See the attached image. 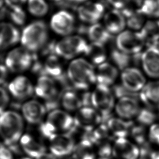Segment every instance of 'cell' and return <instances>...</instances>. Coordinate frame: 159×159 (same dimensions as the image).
Returning a JSON list of instances; mask_svg holds the SVG:
<instances>
[{"instance_id":"17","label":"cell","mask_w":159,"mask_h":159,"mask_svg":"<svg viewBox=\"0 0 159 159\" xmlns=\"http://www.w3.org/2000/svg\"><path fill=\"white\" fill-rule=\"evenodd\" d=\"M115 111L118 117L126 120L136 118L141 109L137 98L123 97L116 103Z\"/></svg>"},{"instance_id":"9","label":"cell","mask_w":159,"mask_h":159,"mask_svg":"<svg viewBox=\"0 0 159 159\" xmlns=\"http://www.w3.org/2000/svg\"><path fill=\"white\" fill-rule=\"evenodd\" d=\"M74 118V128L91 133L100 124L102 119L101 115L92 106H84L76 111Z\"/></svg>"},{"instance_id":"29","label":"cell","mask_w":159,"mask_h":159,"mask_svg":"<svg viewBox=\"0 0 159 159\" xmlns=\"http://www.w3.org/2000/svg\"><path fill=\"white\" fill-rule=\"evenodd\" d=\"M72 155L73 159H97L95 147L86 139H82L75 144Z\"/></svg>"},{"instance_id":"36","label":"cell","mask_w":159,"mask_h":159,"mask_svg":"<svg viewBox=\"0 0 159 159\" xmlns=\"http://www.w3.org/2000/svg\"><path fill=\"white\" fill-rule=\"evenodd\" d=\"M129 135L131 136L138 145L143 147L148 145L147 144V135H148L146 133L145 126L140 124H133Z\"/></svg>"},{"instance_id":"35","label":"cell","mask_w":159,"mask_h":159,"mask_svg":"<svg viewBox=\"0 0 159 159\" xmlns=\"http://www.w3.org/2000/svg\"><path fill=\"white\" fill-rule=\"evenodd\" d=\"M28 9L30 13L35 16H45L49 11V6L45 0H28Z\"/></svg>"},{"instance_id":"27","label":"cell","mask_w":159,"mask_h":159,"mask_svg":"<svg viewBox=\"0 0 159 159\" xmlns=\"http://www.w3.org/2000/svg\"><path fill=\"white\" fill-rule=\"evenodd\" d=\"M20 143L24 152L32 158L37 159L46 152L45 146L31 135H22L20 140Z\"/></svg>"},{"instance_id":"38","label":"cell","mask_w":159,"mask_h":159,"mask_svg":"<svg viewBox=\"0 0 159 159\" xmlns=\"http://www.w3.org/2000/svg\"><path fill=\"white\" fill-rule=\"evenodd\" d=\"M8 15L14 24L18 26L24 24L26 19L25 12L21 7L9 8Z\"/></svg>"},{"instance_id":"34","label":"cell","mask_w":159,"mask_h":159,"mask_svg":"<svg viewBox=\"0 0 159 159\" xmlns=\"http://www.w3.org/2000/svg\"><path fill=\"white\" fill-rule=\"evenodd\" d=\"M139 8L144 16L159 18V0H143Z\"/></svg>"},{"instance_id":"14","label":"cell","mask_w":159,"mask_h":159,"mask_svg":"<svg viewBox=\"0 0 159 159\" xmlns=\"http://www.w3.org/2000/svg\"><path fill=\"white\" fill-rule=\"evenodd\" d=\"M112 156L116 159H139L140 148L127 138L118 139L113 144Z\"/></svg>"},{"instance_id":"33","label":"cell","mask_w":159,"mask_h":159,"mask_svg":"<svg viewBox=\"0 0 159 159\" xmlns=\"http://www.w3.org/2000/svg\"><path fill=\"white\" fill-rule=\"evenodd\" d=\"M87 34L92 42L102 44H106L111 39V34L105 27L98 23L92 25L88 29Z\"/></svg>"},{"instance_id":"25","label":"cell","mask_w":159,"mask_h":159,"mask_svg":"<svg viewBox=\"0 0 159 159\" xmlns=\"http://www.w3.org/2000/svg\"><path fill=\"white\" fill-rule=\"evenodd\" d=\"M141 53L136 55H130L119 51L118 49L113 50L111 53V57L117 68L122 71L130 67L141 64Z\"/></svg>"},{"instance_id":"49","label":"cell","mask_w":159,"mask_h":159,"mask_svg":"<svg viewBox=\"0 0 159 159\" xmlns=\"http://www.w3.org/2000/svg\"><path fill=\"white\" fill-rule=\"evenodd\" d=\"M5 15V11H0V19L2 18L3 16Z\"/></svg>"},{"instance_id":"12","label":"cell","mask_w":159,"mask_h":159,"mask_svg":"<svg viewBox=\"0 0 159 159\" xmlns=\"http://www.w3.org/2000/svg\"><path fill=\"white\" fill-rule=\"evenodd\" d=\"M74 16L66 11H61L55 14L51 18V29L58 34L68 36L75 29Z\"/></svg>"},{"instance_id":"53","label":"cell","mask_w":159,"mask_h":159,"mask_svg":"<svg viewBox=\"0 0 159 159\" xmlns=\"http://www.w3.org/2000/svg\"><path fill=\"white\" fill-rule=\"evenodd\" d=\"M158 44H159V43H158Z\"/></svg>"},{"instance_id":"3","label":"cell","mask_w":159,"mask_h":159,"mask_svg":"<svg viewBox=\"0 0 159 159\" xmlns=\"http://www.w3.org/2000/svg\"><path fill=\"white\" fill-rule=\"evenodd\" d=\"M74 118L69 113L61 110L50 112L46 121L41 124L40 130L43 136L50 137L61 134H69L74 129Z\"/></svg>"},{"instance_id":"39","label":"cell","mask_w":159,"mask_h":159,"mask_svg":"<svg viewBox=\"0 0 159 159\" xmlns=\"http://www.w3.org/2000/svg\"><path fill=\"white\" fill-rule=\"evenodd\" d=\"M113 89V93L115 97H116L118 99L123 97L137 98V93H133L132 92L128 91L122 84L115 86Z\"/></svg>"},{"instance_id":"8","label":"cell","mask_w":159,"mask_h":159,"mask_svg":"<svg viewBox=\"0 0 159 159\" xmlns=\"http://www.w3.org/2000/svg\"><path fill=\"white\" fill-rule=\"evenodd\" d=\"M146 44L140 32L123 31L116 39V45L119 51L130 55L141 53Z\"/></svg>"},{"instance_id":"50","label":"cell","mask_w":159,"mask_h":159,"mask_svg":"<svg viewBox=\"0 0 159 159\" xmlns=\"http://www.w3.org/2000/svg\"><path fill=\"white\" fill-rule=\"evenodd\" d=\"M51 1H54V2H56L59 3L60 2H61L62 0H51Z\"/></svg>"},{"instance_id":"24","label":"cell","mask_w":159,"mask_h":159,"mask_svg":"<svg viewBox=\"0 0 159 159\" xmlns=\"http://www.w3.org/2000/svg\"><path fill=\"white\" fill-rule=\"evenodd\" d=\"M133 122L119 117H110L106 122L111 135L115 139L127 138L130 131Z\"/></svg>"},{"instance_id":"15","label":"cell","mask_w":159,"mask_h":159,"mask_svg":"<svg viewBox=\"0 0 159 159\" xmlns=\"http://www.w3.org/2000/svg\"><path fill=\"white\" fill-rule=\"evenodd\" d=\"M141 65L148 76L159 78V48L157 45L149 46L142 53Z\"/></svg>"},{"instance_id":"28","label":"cell","mask_w":159,"mask_h":159,"mask_svg":"<svg viewBox=\"0 0 159 159\" xmlns=\"http://www.w3.org/2000/svg\"><path fill=\"white\" fill-rule=\"evenodd\" d=\"M60 100L63 107L67 111H77L83 107L81 95L71 89H66L61 95Z\"/></svg>"},{"instance_id":"20","label":"cell","mask_w":159,"mask_h":159,"mask_svg":"<svg viewBox=\"0 0 159 159\" xmlns=\"http://www.w3.org/2000/svg\"><path fill=\"white\" fill-rule=\"evenodd\" d=\"M139 97L148 108L159 111V81L147 83L139 92Z\"/></svg>"},{"instance_id":"7","label":"cell","mask_w":159,"mask_h":159,"mask_svg":"<svg viewBox=\"0 0 159 159\" xmlns=\"http://www.w3.org/2000/svg\"><path fill=\"white\" fill-rule=\"evenodd\" d=\"M34 60V54L24 47H20L9 52L6 58L5 64L7 69L20 73L32 68Z\"/></svg>"},{"instance_id":"18","label":"cell","mask_w":159,"mask_h":159,"mask_svg":"<svg viewBox=\"0 0 159 159\" xmlns=\"http://www.w3.org/2000/svg\"><path fill=\"white\" fill-rule=\"evenodd\" d=\"M8 89L11 95L18 99L31 97L34 91L31 81L24 76H19L13 80L9 84Z\"/></svg>"},{"instance_id":"54","label":"cell","mask_w":159,"mask_h":159,"mask_svg":"<svg viewBox=\"0 0 159 159\" xmlns=\"http://www.w3.org/2000/svg\"></svg>"},{"instance_id":"11","label":"cell","mask_w":159,"mask_h":159,"mask_svg":"<svg viewBox=\"0 0 159 159\" xmlns=\"http://www.w3.org/2000/svg\"><path fill=\"white\" fill-rule=\"evenodd\" d=\"M49 139L51 153L56 157H64L72 154L76 144L69 134H56Z\"/></svg>"},{"instance_id":"52","label":"cell","mask_w":159,"mask_h":159,"mask_svg":"<svg viewBox=\"0 0 159 159\" xmlns=\"http://www.w3.org/2000/svg\"><path fill=\"white\" fill-rule=\"evenodd\" d=\"M20 159H32L30 157H22V158H21Z\"/></svg>"},{"instance_id":"31","label":"cell","mask_w":159,"mask_h":159,"mask_svg":"<svg viewBox=\"0 0 159 159\" xmlns=\"http://www.w3.org/2000/svg\"><path fill=\"white\" fill-rule=\"evenodd\" d=\"M146 43L157 45L159 42V20H150L145 23L140 31Z\"/></svg>"},{"instance_id":"30","label":"cell","mask_w":159,"mask_h":159,"mask_svg":"<svg viewBox=\"0 0 159 159\" xmlns=\"http://www.w3.org/2000/svg\"><path fill=\"white\" fill-rule=\"evenodd\" d=\"M85 55L91 61L92 64L96 66L106 62L107 51L104 44L92 42L89 44Z\"/></svg>"},{"instance_id":"4","label":"cell","mask_w":159,"mask_h":159,"mask_svg":"<svg viewBox=\"0 0 159 159\" xmlns=\"http://www.w3.org/2000/svg\"><path fill=\"white\" fill-rule=\"evenodd\" d=\"M48 30L42 21H37L27 25L21 34L22 47L31 52L40 51L47 44Z\"/></svg>"},{"instance_id":"47","label":"cell","mask_w":159,"mask_h":159,"mask_svg":"<svg viewBox=\"0 0 159 159\" xmlns=\"http://www.w3.org/2000/svg\"><path fill=\"white\" fill-rule=\"evenodd\" d=\"M35 159H57V157L52 153L45 152Z\"/></svg>"},{"instance_id":"32","label":"cell","mask_w":159,"mask_h":159,"mask_svg":"<svg viewBox=\"0 0 159 159\" xmlns=\"http://www.w3.org/2000/svg\"><path fill=\"white\" fill-rule=\"evenodd\" d=\"M126 19V25L134 30H141L145 24V16H144L139 9L134 10L132 8H128L122 11Z\"/></svg>"},{"instance_id":"2","label":"cell","mask_w":159,"mask_h":159,"mask_svg":"<svg viewBox=\"0 0 159 159\" xmlns=\"http://www.w3.org/2000/svg\"><path fill=\"white\" fill-rule=\"evenodd\" d=\"M24 122L18 113L13 111H5L0 115V136L5 145L11 150H16L15 146L22 136Z\"/></svg>"},{"instance_id":"21","label":"cell","mask_w":159,"mask_h":159,"mask_svg":"<svg viewBox=\"0 0 159 159\" xmlns=\"http://www.w3.org/2000/svg\"><path fill=\"white\" fill-rule=\"evenodd\" d=\"M21 39L19 31L10 23H0V51L16 44Z\"/></svg>"},{"instance_id":"51","label":"cell","mask_w":159,"mask_h":159,"mask_svg":"<svg viewBox=\"0 0 159 159\" xmlns=\"http://www.w3.org/2000/svg\"><path fill=\"white\" fill-rule=\"evenodd\" d=\"M110 159L109 158H106V157H99L98 159Z\"/></svg>"},{"instance_id":"41","label":"cell","mask_w":159,"mask_h":159,"mask_svg":"<svg viewBox=\"0 0 159 159\" xmlns=\"http://www.w3.org/2000/svg\"><path fill=\"white\" fill-rule=\"evenodd\" d=\"M135 0H107V2L112 6L114 9L123 10L129 7Z\"/></svg>"},{"instance_id":"40","label":"cell","mask_w":159,"mask_h":159,"mask_svg":"<svg viewBox=\"0 0 159 159\" xmlns=\"http://www.w3.org/2000/svg\"><path fill=\"white\" fill-rule=\"evenodd\" d=\"M148 135L151 143L159 146V123H154L150 126Z\"/></svg>"},{"instance_id":"46","label":"cell","mask_w":159,"mask_h":159,"mask_svg":"<svg viewBox=\"0 0 159 159\" xmlns=\"http://www.w3.org/2000/svg\"><path fill=\"white\" fill-rule=\"evenodd\" d=\"M87 0H62L59 3H65L67 6H76L79 4H84Z\"/></svg>"},{"instance_id":"6","label":"cell","mask_w":159,"mask_h":159,"mask_svg":"<svg viewBox=\"0 0 159 159\" xmlns=\"http://www.w3.org/2000/svg\"><path fill=\"white\" fill-rule=\"evenodd\" d=\"M89 44L79 35H68L56 43L55 52L58 57L69 60L85 53Z\"/></svg>"},{"instance_id":"16","label":"cell","mask_w":159,"mask_h":159,"mask_svg":"<svg viewBox=\"0 0 159 159\" xmlns=\"http://www.w3.org/2000/svg\"><path fill=\"white\" fill-rule=\"evenodd\" d=\"M105 12V7L102 3L97 2H86L77 8L80 19L89 24H94L102 18Z\"/></svg>"},{"instance_id":"43","label":"cell","mask_w":159,"mask_h":159,"mask_svg":"<svg viewBox=\"0 0 159 159\" xmlns=\"http://www.w3.org/2000/svg\"><path fill=\"white\" fill-rule=\"evenodd\" d=\"M0 159H13L11 150L6 145L0 144Z\"/></svg>"},{"instance_id":"26","label":"cell","mask_w":159,"mask_h":159,"mask_svg":"<svg viewBox=\"0 0 159 159\" xmlns=\"http://www.w3.org/2000/svg\"><path fill=\"white\" fill-rule=\"evenodd\" d=\"M43 75H47L61 82L66 80L63 68L57 56L56 55L47 57L44 63L43 64Z\"/></svg>"},{"instance_id":"13","label":"cell","mask_w":159,"mask_h":159,"mask_svg":"<svg viewBox=\"0 0 159 159\" xmlns=\"http://www.w3.org/2000/svg\"><path fill=\"white\" fill-rule=\"evenodd\" d=\"M122 85L133 93L140 92L147 84L143 74L136 67H130L122 71Z\"/></svg>"},{"instance_id":"19","label":"cell","mask_w":159,"mask_h":159,"mask_svg":"<svg viewBox=\"0 0 159 159\" xmlns=\"http://www.w3.org/2000/svg\"><path fill=\"white\" fill-rule=\"evenodd\" d=\"M45 112V106L36 100L29 101L22 106L23 116L30 124L40 123L44 117Z\"/></svg>"},{"instance_id":"42","label":"cell","mask_w":159,"mask_h":159,"mask_svg":"<svg viewBox=\"0 0 159 159\" xmlns=\"http://www.w3.org/2000/svg\"><path fill=\"white\" fill-rule=\"evenodd\" d=\"M9 100V96L7 92L0 87V115L5 112Z\"/></svg>"},{"instance_id":"37","label":"cell","mask_w":159,"mask_h":159,"mask_svg":"<svg viewBox=\"0 0 159 159\" xmlns=\"http://www.w3.org/2000/svg\"><path fill=\"white\" fill-rule=\"evenodd\" d=\"M157 116L150 108H141L135 119L138 124L144 126L152 125L157 119Z\"/></svg>"},{"instance_id":"44","label":"cell","mask_w":159,"mask_h":159,"mask_svg":"<svg viewBox=\"0 0 159 159\" xmlns=\"http://www.w3.org/2000/svg\"><path fill=\"white\" fill-rule=\"evenodd\" d=\"M6 5L9 8L21 7L28 0H5Z\"/></svg>"},{"instance_id":"23","label":"cell","mask_w":159,"mask_h":159,"mask_svg":"<svg viewBox=\"0 0 159 159\" xmlns=\"http://www.w3.org/2000/svg\"><path fill=\"white\" fill-rule=\"evenodd\" d=\"M118 76L117 66L105 62L98 66L96 70V84L110 87L114 84Z\"/></svg>"},{"instance_id":"22","label":"cell","mask_w":159,"mask_h":159,"mask_svg":"<svg viewBox=\"0 0 159 159\" xmlns=\"http://www.w3.org/2000/svg\"><path fill=\"white\" fill-rule=\"evenodd\" d=\"M104 26L111 34H118L124 31L126 19L122 11L113 9L104 16Z\"/></svg>"},{"instance_id":"1","label":"cell","mask_w":159,"mask_h":159,"mask_svg":"<svg viewBox=\"0 0 159 159\" xmlns=\"http://www.w3.org/2000/svg\"><path fill=\"white\" fill-rule=\"evenodd\" d=\"M67 76L77 90L87 91L96 84V70L93 64L84 58L73 60L69 65Z\"/></svg>"},{"instance_id":"48","label":"cell","mask_w":159,"mask_h":159,"mask_svg":"<svg viewBox=\"0 0 159 159\" xmlns=\"http://www.w3.org/2000/svg\"><path fill=\"white\" fill-rule=\"evenodd\" d=\"M5 4H6L5 0H0V11H5Z\"/></svg>"},{"instance_id":"45","label":"cell","mask_w":159,"mask_h":159,"mask_svg":"<svg viewBox=\"0 0 159 159\" xmlns=\"http://www.w3.org/2000/svg\"><path fill=\"white\" fill-rule=\"evenodd\" d=\"M7 69L6 66L0 64V84L5 81L7 76Z\"/></svg>"},{"instance_id":"5","label":"cell","mask_w":159,"mask_h":159,"mask_svg":"<svg viewBox=\"0 0 159 159\" xmlns=\"http://www.w3.org/2000/svg\"><path fill=\"white\" fill-rule=\"evenodd\" d=\"M91 103L93 108L102 116V120H107L116 105L112 90L110 87L97 84L91 93Z\"/></svg>"},{"instance_id":"10","label":"cell","mask_w":159,"mask_h":159,"mask_svg":"<svg viewBox=\"0 0 159 159\" xmlns=\"http://www.w3.org/2000/svg\"><path fill=\"white\" fill-rule=\"evenodd\" d=\"M34 92L38 97L47 100L48 108H50V106H56L58 92L52 78L47 75H41L34 87Z\"/></svg>"}]
</instances>
